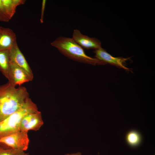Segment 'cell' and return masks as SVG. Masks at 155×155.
<instances>
[{"label":"cell","instance_id":"obj_1","mask_svg":"<svg viewBox=\"0 0 155 155\" xmlns=\"http://www.w3.org/2000/svg\"><path fill=\"white\" fill-rule=\"evenodd\" d=\"M29 98L24 87L16 88L9 82L0 85V122L23 106Z\"/></svg>","mask_w":155,"mask_h":155},{"label":"cell","instance_id":"obj_2","mask_svg":"<svg viewBox=\"0 0 155 155\" xmlns=\"http://www.w3.org/2000/svg\"><path fill=\"white\" fill-rule=\"evenodd\" d=\"M51 44L63 55L74 61L95 65L106 64L95 58L87 55L83 49L72 38L59 36Z\"/></svg>","mask_w":155,"mask_h":155},{"label":"cell","instance_id":"obj_3","mask_svg":"<svg viewBox=\"0 0 155 155\" xmlns=\"http://www.w3.org/2000/svg\"><path fill=\"white\" fill-rule=\"evenodd\" d=\"M38 111L36 104L29 98L23 106L0 122V138L20 131L23 117L29 113Z\"/></svg>","mask_w":155,"mask_h":155},{"label":"cell","instance_id":"obj_4","mask_svg":"<svg viewBox=\"0 0 155 155\" xmlns=\"http://www.w3.org/2000/svg\"><path fill=\"white\" fill-rule=\"evenodd\" d=\"M28 133L20 131L12 133L0 138V143L25 151L28 149L30 142Z\"/></svg>","mask_w":155,"mask_h":155},{"label":"cell","instance_id":"obj_5","mask_svg":"<svg viewBox=\"0 0 155 155\" xmlns=\"http://www.w3.org/2000/svg\"><path fill=\"white\" fill-rule=\"evenodd\" d=\"M9 51L10 63L16 65L23 70L32 81L33 78L32 71L19 49L17 42L11 47Z\"/></svg>","mask_w":155,"mask_h":155},{"label":"cell","instance_id":"obj_6","mask_svg":"<svg viewBox=\"0 0 155 155\" xmlns=\"http://www.w3.org/2000/svg\"><path fill=\"white\" fill-rule=\"evenodd\" d=\"M44 124L41 112L38 111L29 113L23 118L20 124V131L28 132L30 130H38Z\"/></svg>","mask_w":155,"mask_h":155},{"label":"cell","instance_id":"obj_7","mask_svg":"<svg viewBox=\"0 0 155 155\" xmlns=\"http://www.w3.org/2000/svg\"><path fill=\"white\" fill-rule=\"evenodd\" d=\"M93 52L95 54V58L97 59L106 63H108L127 71H129V68L125 66V64L126 61L129 58L114 57L102 47L94 50Z\"/></svg>","mask_w":155,"mask_h":155},{"label":"cell","instance_id":"obj_8","mask_svg":"<svg viewBox=\"0 0 155 155\" xmlns=\"http://www.w3.org/2000/svg\"><path fill=\"white\" fill-rule=\"evenodd\" d=\"M72 38L83 49H97L102 47L101 42L96 38H91L82 33L78 30H74Z\"/></svg>","mask_w":155,"mask_h":155},{"label":"cell","instance_id":"obj_9","mask_svg":"<svg viewBox=\"0 0 155 155\" xmlns=\"http://www.w3.org/2000/svg\"><path fill=\"white\" fill-rule=\"evenodd\" d=\"M8 82L13 86H20L31 81L26 73L22 69L10 63Z\"/></svg>","mask_w":155,"mask_h":155},{"label":"cell","instance_id":"obj_10","mask_svg":"<svg viewBox=\"0 0 155 155\" xmlns=\"http://www.w3.org/2000/svg\"><path fill=\"white\" fill-rule=\"evenodd\" d=\"M16 42V34L12 30L0 26V51L10 49Z\"/></svg>","mask_w":155,"mask_h":155},{"label":"cell","instance_id":"obj_11","mask_svg":"<svg viewBox=\"0 0 155 155\" xmlns=\"http://www.w3.org/2000/svg\"><path fill=\"white\" fill-rule=\"evenodd\" d=\"M125 139L127 145L133 148L140 146L143 140L141 133L135 129H131L128 131L125 135Z\"/></svg>","mask_w":155,"mask_h":155},{"label":"cell","instance_id":"obj_12","mask_svg":"<svg viewBox=\"0 0 155 155\" xmlns=\"http://www.w3.org/2000/svg\"><path fill=\"white\" fill-rule=\"evenodd\" d=\"M9 50L0 51V71L8 80L10 65Z\"/></svg>","mask_w":155,"mask_h":155},{"label":"cell","instance_id":"obj_13","mask_svg":"<svg viewBox=\"0 0 155 155\" xmlns=\"http://www.w3.org/2000/svg\"><path fill=\"white\" fill-rule=\"evenodd\" d=\"M7 16L10 20L16 13L17 7L24 4L25 0H2Z\"/></svg>","mask_w":155,"mask_h":155},{"label":"cell","instance_id":"obj_14","mask_svg":"<svg viewBox=\"0 0 155 155\" xmlns=\"http://www.w3.org/2000/svg\"><path fill=\"white\" fill-rule=\"evenodd\" d=\"M0 155H29L24 151L10 147L0 143Z\"/></svg>","mask_w":155,"mask_h":155},{"label":"cell","instance_id":"obj_15","mask_svg":"<svg viewBox=\"0 0 155 155\" xmlns=\"http://www.w3.org/2000/svg\"><path fill=\"white\" fill-rule=\"evenodd\" d=\"M9 20L6 14L2 0H0V21L8 22Z\"/></svg>","mask_w":155,"mask_h":155},{"label":"cell","instance_id":"obj_16","mask_svg":"<svg viewBox=\"0 0 155 155\" xmlns=\"http://www.w3.org/2000/svg\"><path fill=\"white\" fill-rule=\"evenodd\" d=\"M46 0H43L42 3V7L41 9V14L40 21L41 23H43V18L44 13L46 6Z\"/></svg>","mask_w":155,"mask_h":155},{"label":"cell","instance_id":"obj_17","mask_svg":"<svg viewBox=\"0 0 155 155\" xmlns=\"http://www.w3.org/2000/svg\"><path fill=\"white\" fill-rule=\"evenodd\" d=\"M65 155H82L81 153L80 152H77L75 153L69 154H65Z\"/></svg>","mask_w":155,"mask_h":155},{"label":"cell","instance_id":"obj_18","mask_svg":"<svg viewBox=\"0 0 155 155\" xmlns=\"http://www.w3.org/2000/svg\"><path fill=\"white\" fill-rule=\"evenodd\" d=\"M98 155H99V154H98Z\"/></svg>","mask_w":155,"mask_h":155}]
</instances>
